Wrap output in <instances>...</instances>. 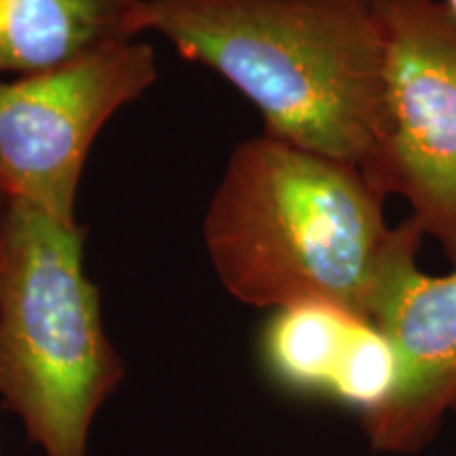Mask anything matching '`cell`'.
<instances>
[{"label": "cell", "instance_id": "6", "mask_svg": "<svg viewBox=\"0 0 456 456\" xmlns=\"http://www.w3.org/2000/svg\"><path fill=\"white\" fill-rule=\"evenodd\" d=\"M423 239L412 218L397 226L372 313L395 351L397 380L362 420L372 448L391 454L423 450L456 412V269L437 277L420 271Z\"/></svg>", "mask_w": 456, "mask_h": 456}, {"label": "cell", "instance_id": "1", "mask_svg": "<svg viewBox=\"0 0 456 456\" xmlns=\"http://www.w3.org/2000/svg\"><path fill=\"white\" fill-rule=\"evenodd\" d=\"M355 165L262 131L239 144L209 199L205 249L256 309L323 302L372 323L397 226Z\"/></svg>", "mask_w": 456, "mask_h": 456}, {"label": "cell", "instance_id": "2", "mask_svg": "<svg viewBox=\"0 0 456 456\" xmlns=\"http://www.w3.org/2000/svg\"><path fill=\"white\" fill-rule=\"evenodd\" d=\"M151 30L254 104L265 134L362 169L385 106L374 0H146Z\"/></svg>", "mask_w": 456, "mask_h": 456}, {"label": "cell", "instance_id": "7", "mask_svg": "<svg viewBox=\"0 0 456 456\" xmlns=\"http://www.w3.org/2000/svg\"><path fill=\"white\" fill-rule=\"evenodd\" d=\"M146 30V0H0V77L51 70Z\"/></svg>", "mask_w": 456, "mask_h": 456}, {"label": "cell", "instance_id": "8", "mask_svg": "<svg viewBox=\"0 0 456 456\" xmlns=\"http://www.w3.org/2000/svg\"><path fill=\"white\" fill-rule=\"evenodd\" d=\"M372 328L366 319L323 302L285 306L262 332V363L285 391L338 402Z\"/></svg>", "mask_w": 456, "mask_h": 456}, {"label": "cell", "instance_id": "10", "mask_svg": "<svg viewBox=\"0 0 456 456\" xmlns=\"http://www.w3.org/2000/svg\"><path fill=\"white\" fill-rule=\"evenodd\" d=\"M444 3H446V4H448V7H450V9H452V13L456 15V0H444Z\"/></svg>", "mask_w": 456, "mask_h": 456}, {"label": "cell", "instance_id": "9", "mask_svg": "<svg viewBox=\"0 0 456 456\" xmlns=\"http://www.w3.org/2000/svg\"><path fill=\"white\" fill-rule=\"evenodd\" d=\"M9 203H11V199H9L7 195H3V192H0V232H3V224H4V216H7Z\"/></svg>", "mask_w": 456, "mask_h": 456}, {"label": "cell", "instance_id": "3", "mask_svg": "<svg viewBox=\"0 0 456 456\" xmlns=\"http://www.w3.org/2000/svg\"><path fill=\"white\" fill-rule=\"evenodd\" d=\"M85 228L11 199L0 232V406L45 456H87L89 431L125 379Z\"/></svg>", "mask_w": 456, "mask_h": 456}, {"label": "cell", "instance_id": "4", "mask_svg": "<svg viewBox=\"0 0 456 456\" xmlns=\"http://www.w3.org/2000/svg\"><path fill=\"white\" fill-rule=\"evenodd\" d=\"M385 37V106L362 175L403 197L456 269V15L444 0H374Z\"/></svg>", "mask_w": 456, "mask_h": 456}, {"label": "cell", "instance_id": "5", "mask_svg": "<svg viewBox=\"0 0 456 456\" xmlns=\"http://www.w3.org/2000/svg\"><path fill=\"white\" fill-rule=\"evenodd\" d=\"M151 45L131 41L51 70L0 78V192L70 222L104 125L157 81Z\"/></svg>", "mask_w": 456, "mask_h": 456}]
</instances>
